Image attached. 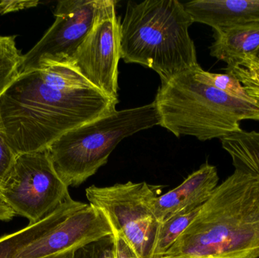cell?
<instances>
[{
    "label": "cell",
    "mask_w": 259,
    "mask_h": 258,
    "mask_svg": "<svg viewBox=\"0 0 259 258\" xmlns=\"http://www.w3.org/2000/svg\"><path fill=\"white\" fill-rule=\"evenodd\" d=\"M118 103L71 67L32 70L0 94V133L17 156L45 151L67 132L116 110Z\"/></svg>",
    "instance_id": "6da1fadb"
},
{
    "label": "cell",
    "mask_w": 259,
    "mask_h": 258,
    "mask_svg": "<svg viewBox=\"0 0 259 258\" xmlns=\"http://www.w3.org/2000/svg\"><path fill=\"white\" fill-rule=\"evenodd\" d=\"M115 258H141L132 246L118 233H114Z\"/></svg>",
    "instance_id": "7402d4cb"
},
{
    "label": "cell",
    "mask_w": 259,
    "mask_h": 258,
    "mask_svg": "<svg viewBox=\"0 0 259 258\" xmlns=\"http://www.w3.org/2000/svg\"><path fill=\"white\" fill-rule=\"evenodd\" d=\"M23 56L17 48L15 36L0 35V94L20 75Z\"/></svg>",
    "instance_id": "e0dca14e"
},
{
    "label": "cell",
    "mask_w": 259,
    "mask_h": 258,
    "mask_svg": "<svg viewBox=\"0 0 259 258\" xmlns=\"http://www.w3.org/2000/svg\"><path fill=\"white\" fill-rule=\"evenodd\" d=\"M115 0H63L55 9L54 23L23 56L21 73L52 65L68 66L96 23L116 11Z\"/></svg>",
    "instance_id": "ba28073f"
},
{
    "label": "cell",
    "mask_w": 259,
    "mask_h": 258,
    "mask_svg": "<svg viewBox=\"0 0 259 258\" xmlns=\"http://www.w3.org/2000/svg\"><path fill=\"white\" fill-rule=\"evenodd\" d=\"M16 157L17 154L0 133V189L9 176Z\"/></svg>",
    "instance_id": "44dd1931"
},
{
    "label": "cell",
    "mask_w": 259,
    "mask_h": 258,
    "mask_svg": "<svg viewBox=\"0 0 259 258\" xmlns=\"http://www.w3.org/2000/svg\"><path fill=\"white\" fill-rule=\"evenodd\" d=\"M257 57L259 58V51H258V54H257Z\"/></svg>",
    "instance_id": "d4e9b609"
},
{
    "label": "cell",
    "mask_w": 259,
    "mask_h": 258,
    "mask_svg": "<svg viewBox=\"0 0 259 258\" xmlns=\"http://www.w3.org/2000/svg\"><path fill=\"white\" fill-rule=\"evenodd\" d=\"M194 68L161 83L154 100L160 126L177 137L207 141L239 133L244 120L259 121L258 101L232 96L204 83Z\"/></svg>",
    "instance_id": "277c9868"
},
{
    "label": "cell",
    "mask_w": 259,
    "mask_h": 258,
    "mask_svg": "<svg viewBox=\"0 0 259 258\" xmlns=\"http://www.w3.org/2000/svg\"><path fill=\"white\" fill-rule=\"evenodd\" d=\"M219 180L215 167L208 163L202 165L178 187L155 198L154 214L158 222L201 207L217 188Z\"/></svg>",
    "instance_id": "8fae6325"
},
{
    "label": "cell",
    "mask_w": 259,
    "mask_h": 258,
    "mask_svg": "<svg viewBox=\"0 0 259 258\" xmlns=\"http://www.w3.org/2000/svg\"><path fill=\"white\" fill-rule=\"evenodd\" d=\"M113 234L102 211L68 197L55 222L10 258H71L79 248Z\"/></svg>",
    "instance_id": "9c48e42d"
},
{
    "label": "cell",
    "mask_w": 259,
    "mask_h": 258,
    "mask_svg": "<svg viewBox=\"0 0 259 258\" xmlns=\"http://www.w3.org/2000/svg\"><path fill=\"white\" fill-rule=\"evenodd\" d=\"M14 211L3 201H0V221H10L15 216Z\"/></svg>",
    "instance_id": "cb8c5ba5"
},
{
    "label": "cell",
    "mask_w": 259,
    "mask_h": 258,
    "mask_svg": "<svg viewBox=\"0 0 259 258\" xmlns=\"http://www.w3.org/2000/svg\"><path fill=\"white\" fill-rule=\"evenodd\" d=\"M120 29L116 11L99 20L68 65L93 87L113 98L118 97Z\"/></svg>",
    "instance_id": "30bf717a"
},
{
    "label": "cell",
    "mask_w": 259,
    "mask_h": 258,
    "mask_svg": "<svg viewBox=\"0 0 259 258\" xmlns=\"http://www.w3.org/2000/svg\"><path fill=\"white\" fill-rule=\"evenodd\" d=\"M159 258H168V257H159Z\"/></svg>",
    "instance_id": "484cf974"
},
{
    "label": "cell",
    "mask_w": 259,
    "mask_h": 258,
    "mask_svg": "<svg viewBox=\"0 0 259 258\" xmlns=\"http://www.w3.org/2000/svg\"><path fill=\"white\" fill-rule=\"evenodd\" d=\"M225 71L237 77L248 95L259 101V58L248 56L228 64Z\"/></svg>",
    "instance_id": "ac0fdd59"
},
{
    "label": "cell",
    "mask_w": 259,
    "mask_h": 258,
    "mask_svg": "<svg viewBox=\"0 0 259 258\" xmlns=\"http://www.w3.org/2000/svg\"><path fill=\"white\" fill-rule=\"evenodd\" d=\"M160 186L146 182L92 186L86 189L90 204L104 213L114 233L122 236L141 258H152L159 223L154 202Z\"/></svg>",
    "instance_id": "8992f818"
},
{
    "label": "cell",
    "mask_w": 259,
    "mask_h": 258,
    "mask_svg": "<svg viewBox=\"0 0 259 258\" xmlns=\"http://www.w3.org/2000/svg\"><path fill=\"white\" fill-rule=\"evenodd\" d=\"M221 141L235 170L259 177V132L242 130Z\"/></svg>",
    "instance_id": "5bb4252c"
},
{
    "label": "cell",
    "mask_w": 259,
    "mask_h": 258,
    "mask_svg": "<svg viewBox=\"0 0 259 258\" xmlns=\"http://www.w3.org/2000/svg\"><path fill=\"white\" fill-rule=\"evenodd\" d=\"M194 71L199 80L219 90L223 91L232 96L243 98V99H253L248 95L238 79L232 74L228 73L216 74V73L208 72V71H204L200 65L194 68Z\"/></svg>",
    "instance_id": "d6986e66"
},
{
    "label": "cell",
    "mask_w": 259,
    "mask_h": 258,
    "mask_svg": "<svg viewBox=\"0 0 259 258\" xmlns=\"http://www.w3.org/2000/svg\"><path fill=\"white\" fill-rule=\"evenodd\" d=\"M210 55L227 65L256 56L259 51V24L235 28L214 30Z\"/></svg>",
    "instance_id": "4fadbf2b"
},
{
    "label": "cell",
    "mask_w": 259,
    "mask_h": 258,
    "mask_svg": "<svg viewBox=\"0 0 259 258\" xmlns=\"http://www.w3.org/2000/svg\"><path fill=\"white\" fill-rule=\"evenodd\" d=\"M69 196L47 150L18 154L0 189L2 201L29 224L44 219Z\"/></svg>",
    "instance_id": "52a82bcc"
},
{
    "label": "cell",
    "mask_w": 259,
    "mask_h": 258,
    "mask_svg": "<svg viewBox=\"0 0 259 258\" xmlns=\"http://www.w3.org/2000/svg\"><path fill=\"white\" fill-rule=\"evenodd\" d=\"M163 257L259 258V177L235 170Z\"/></svg>",
    "instance_id": "7a4b0ae2"
},
{
    "label": "cell",
    "mask_w": 259,
    "mask_h": 258,
    "mask_svg": "<svg viewBox=\"0 0 259 258\" xmlns=\"http://www.w3.org/2000/svg\"><path fill=\"white\" fill-rule=\"evenodd\" d=\"M200 208L191 212H181L159 223L152 258L161 257L166 254L184 230L191 224L200 210Z\"/></svg>",
    "instance_id": "9a60e30c"
},
{
    "label": "cell",
    "mask_w": 259,
    "mask_h": 258,
    "mask_svg": "<svg viewBox=\"0 0 259 258\" xmlns=\"http://www.w3.org/2000/svg\"><path fill=\"white\" fill-rule=\"evenodd\" d=\"M71 258H115L113 234L105 236L79 248Z\"/></svg>",
    "instance_id": "ffe728a7"
},
{
    "label": "cell",
    "mask_w": 259,
    "mask_h": 258,
    "mask_svg": "<svg viewBox=\"0 0 259 258\" xmlns=\"http://www.w3.org/2000/svg\"><path fill=\"white\" fill-rule=\"evenodd\" d=\"M61 205L54 212L47 215L44 219L34 224H28L27 227L11 234L0 237V258H10L17 249L35 238L40 236L53 223L60 213Z\"/></svg>",
    "instance_id": "2e32d148"
},
{
    "label": "cell",
    "mask_w": 259,
    "mask_h": 258,
    "mask_svg": "<svg viewBox=\"0 0 259 258\" xmlns=\"http://www.w3.org/2000/svg\"><path fill=\"white\" fill-rule=\"evenodd\" d=\"M38 1H2L0 3V15L18 12L29 8L36 7Z\"/></svg>",
    "instance_id": "603a6c76"
},
{
    "label": "cell",
    "mask_w": 259,
    "mask_h": 258,
    "mask_svg": "<svg viewBox=\"0 0 259 258\" xmlns=\"http://www.w3.org/2000/svg\"><path fill=\"white\" fill-rule=\"evenodd\" d=\"M178 0L129 1L121 23V58L150 68L161 83L199 65L189 28L193 24Z\"/></svg>",
    "instance_id": "3957f363"
},
{
    "label": "cell",
    "mask_w": 259,
    "mask_h": 258,
    "mask_svg": "<svg viewBox=\"0 0 259 258\" xmlns=\"http://www.w3.org/2000/svg\"><path fill=\"white\" fill-rule=\"evenodd\" d=\"M158 125L160 118L154 101L115 110L67 132L47 151L62 181L68 187L77 186L107 163L123 139Z\"/></svg>",
    "instance_id": "5b68a950"
},
{
    "label": "cell",
    "mask_w": 259,
    "mask_h": 258,
    "mask_svg": "<svg viewBox=\"0 0 259 258\" xmlns=\"http://www.w3.org/2000/svg\"><path fill=\"white\" fill-rule=\"evenodd\" d=\"M184 6L193 22L213 30L259 24V0H195Z\"/></svg>",
    "instance_id": "7c38bea8"
}]
</instances>
